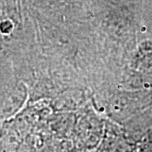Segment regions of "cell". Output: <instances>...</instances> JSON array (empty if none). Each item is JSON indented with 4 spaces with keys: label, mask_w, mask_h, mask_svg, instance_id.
I'll use <instances>...</instances> for the list:
<instances>
[{
    "label": "cell",
    "mask_w": 152,
    "mask_h": 152,
    "mask_svg": "<svg viewBox=\"0 0 152 152\" xmlns=\"http://www.w3.org/2000/svg\"><path fill=\"white\" fill-rule=\"evenodd\" d=\"M101 152H130L129 145L120 138H110L104 143Z\"/></svg>",
    "instance_id": "cell-3"
},
{
    "label": "cell",
    "mask_w": 152,
    "mask_h": 152,
    "mask_svg": "<svg viewBox=\"0 0 152 152\" xmlns=\"http://www.w3.org/2000/svg\"><path fill=\"white\" fill-rule=\"evenodd\" d=\"M103 138V126L96 119L84 118L75 129V140L80 151H92L100 145Z\"/></svg>",
    "instance_id": "cell-1"
},
{
    "label": "cell",
    "mask_w": 152,
    "mask_h": 152,
    "mask_svg": "<svg viewBox=\"0 0 152 152\" xmlns=\"http://www.w3.org/2000/svg\"><path fill=\"white\" fill-rule=\"evenodd\" d=\"M137 64L144 72L152 75V41L141 43L137 53Z\"/></svg>",
    "instance_id": "cell-2"
}]
</instances>
